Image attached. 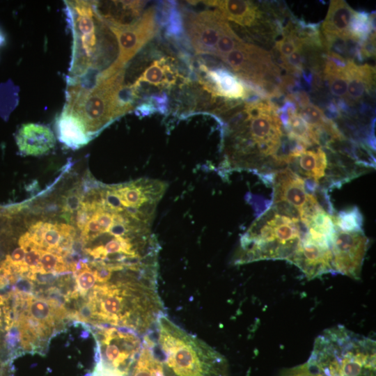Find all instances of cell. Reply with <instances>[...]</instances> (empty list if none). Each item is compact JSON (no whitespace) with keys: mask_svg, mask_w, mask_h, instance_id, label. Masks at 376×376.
I'll list each match as a JSON object with an SVG mask.
<instances>
[{"mask_svg":"<svg viewBox=\"0 0 376 376\" xmlns=\"http://www.w3.org/2000/svg\"><path fill=\"white\" fill-rule=\"evenodd\" d=\"M154 328L152 347L165 376H228L226 358L165 313L157 318Z\"/></svg>","mask_w":376,"mask_h":376,"instance_id":"cell-1","label":"cell"},{"mask_svg":"<svg viewBox=\"0 0 376 376\" xmlns=\"http://www.w3.org/2000/svg\"><path fill=\"white\" fill-rule=\"evenodd\" d=\"M83 200L81 192L77 189H72L65 196L63 201L64 217L70 220V215L75 212L78 211L81 207Z\"/></svg>","mask_w":376,"mask_h":376,"instance_id":"cell-23","label":"cell"},{"mask_svg":"<svg viewBox=\"0 0 376 376\" xmlns=\"http://www.w3.org/2000/svg\"><path fill=\"white\" fill-rule=\"evenodd\" d=\"M368 244L363 231L345 232L336 226L331 238L334 272L359 279Z\"/></svg>","mask_w":376,"mask_h":376,"instance_id":"cell-7","label":"cell"},{"mask_svg":"<svg viewBox=\"0 0 376 376\" xmlns=\"http://www.w3.org/2000/svg\"><path fill=\"white\" fill-rule=\"evenodd\" d=\"M8 300L0 296V327L5 323V307Z\"/></svg>","mask_w":376,"mask_h":376,"instance_id":"cell-29","label":"cell"},{"mask_svg":"<svg viewBox=\"0 0 376 376\" xmlns=\"http://www.w3.org/2000/svg\"><path fill=\"white\" fill-rule=\"evenodd\" d=\"M92 376H127L118 369L104 366L101 361L96 363Z\"/></svg>","mask_w":376,"mask_h":376,"instance_id":"cell-27","label":"cell"},{"mask_svg":"<svg viewBox=\"0 0 376 376\" xmlns=\"http://www.w3.org/2000/svg\"><path fill=\"white\" fill-rule=\"evenodd\" d=\"M124 78L123 69L108 78L97 77L95 85L88 90L68 87L65 107L81 118L91 139L132 109L134 98L124 84Z\"/></svg>","mask_w":376,"mask_h":376,"instance_id":"cell-4","label":"cell"},{"mask_svg":"<svg viewBox=\"0 0 376 376\" xmlns=\"http://www.w3.org/2000/svg\"><path fill=\"white\" fill-rule=\"evenodd\" d=\"M15 139L20 154L24 156L46 154L56 144L52 130L47 126L35 123L22 125Z\"/></svg>","mask_w":376,"mask_h":376,"instance_id":"cell-12","label":"cell"},{"mask_svg":"<svg viewBox=\"0 0 376 376\" xmlns=\"http://www.w3.org/2000/svg\"><path fill=\"white\" fill-rule=\"evenodd\" d=\"M201 70L204 74L201 82L214 97L229 100H246L253 92L247 83L228 70L211 69L204 65H201Z\"/></svg>","mask_w":376,"mask_h":376,"instance_id":"cell-10","label":"cell"},{"mask_svg":"<svg viewBox=\"0 0 376 376\" xmlns=\"http://www.w3.org/2000/svg\"><path fill=\"white\" fill-rule=\"evenodd\" d=\"M306 232L297 210L273 203L242 235L233 263L242 265L262 260L289 261Z\"/></svg>","mask_w":376,"mask_h":376,"instance_id":"cell-2","label":"cell"},{"mask_svg":"<svg viewBox=\"0 0 376 376\" xmlns=\"http://www.w3.org/2000/svg\"><path fill=\"white\" fill-rule=\"evenodd\" d=\"M359 49L363 59L375 56V32H373L363 42H359Z\"/></svg>","mask_w":376,"mask_h":376,"instance_id":"cell-26","label":"cell"},{"mask_svg":"<svg viewBox=\"0 0 376 376\" xmlns=\"http://www.w3.org/2000/svg\"><path fill=\"white\" fill-rule=\"evenodd\" d=\"M56 127L58 140L68 148L78 149L91 139L81 118L66 107L56 120Z\"/></svg>","mask_w":376,"mask_h":376,"instance_id":"cell-16","label":"cell"},{"mask_svg":"<svg viewBox=\"0 0 376 376\" xmlns=\"http://www.w3.org/2000/svg\"><path fill=\"white\" fill-rule=\"evenodd\" d=\"M306 363L322 376H376V343L341 325L326 329Z\"/></svg>","mask_w":376,"mask_h":376,"instance_id":"cell-3","label":"cell"},{"mask_svg":"<svg viewBox=\"0 0 376 376\" xmlns=\"http://www.w3.org/2000/svg\"><path fill=\"white\" fill-rule=\"evenodd\" d=\"M280 376H322L318 372L311 368L306 362L292 367L285 369Z\"/></svg>","mask_w":376,"mask_h":376,"instance_id":"cell-25","label":"cell"},{"mask_svg":"<svg viewBox=\"0 0 376 376\" xmlns=\"http://www.w3.org/2000/svg\"><path fill=\"white\" fill-rule=\"evenodd\" d=\"M327 157L324 149L319 146L314 150H306L299 157L288 164L292 171L318 184L324 177L327 168Z\"/></svg>","mask_w":376,"mask_h":376,"instance_id":"cell-17","label":"cell"},{"mask_svg":"<svg viewBox=\"0 0 376 376\" xmlns=\"http://www.w3.org/2000/svg\"><path fill=\"white\" fill-rule=\"evenodd\" d=\"M289 262L298 267L310 279L328 273L335 274L331 244L313 239L308 232Z\"/></svg>","mask_w":376,"mask_h":376,"instance_id":"cell-9","label":"cell"},{"mask_svg":"<svg viewBox=\"0 0 376 376\" xmlns=\"http://www.w3.org/2000/svg\"><path fill=\"white\" fill-rule=\"evenodd\" d=\"M185 24L196 53L213 56L221 36L230 27L217 10L189 13L185 15Z\"/></svg>","mask_w":376,"mask_h":376,"instance_id":"cell-8","label":"cell"},{"mask_svg":"<svg viewBox=\"0 0 376 376\" xmlns=\"http://www.w3.org/2000/svg\"><path fill=\"white\" fill-rule=\"evenodd\" d=\"M274 186V203H281L296 210L299 216L306 206L308 193L304 178L290 168L276 171L272 178Z\"/></svg>","mask_w":376,"mask_h":376,"instance_id":"cell-11","label":"cell"},{"mask_svg":"<svg viewBox=\"0 0 376 376\" xmlns=\"http://www.w3.org/2000/svg\"><path fill=\"white\" fill-rule=\"evenodd\" d=\"M3 366L4 364L0 361V376H4Z\"/></svg>","mask_w":376,"mask_h":376,"instance_id":"cell-30","label":"cell"},{"mask_svg":"<svg viewBox=\"0 0 376 376\" xmlns=\"http://www.w3.org/2000/svg\"><path fill=\"white\" fill-rule=\"evenodd\" d=\"M203 3L216 8L227 20L242 26H252L258 24L262 17L261 11L250 1H202Z\"/></svg>","mask_w":376,"mask_h":376,"instance_id":"cell-14","label":"cell"},{"mask_svg":"<svg viewBox=\"0 0 376 376\" xmlns=\"http://www.w3.org/2000/svg\"><path fill=\"white\" fill-rule=\"evenodd\" d=\"M41 253L42 249L38 248L26 250L24 263L29 268V272L39 273Z\"/></svg>","mask_w":376,"mask_h":376,"instance_id":"cell-24","label":"cell"},{"mask_svg":"<svg viewBox=\"0 0 376 376\" xmlns=\"http://www.w3.org/2000/svg\"><path fill=\"white\" fill-rule=\"evenodd\" d=\"M15 290L19 292L33 295L34 284L24 276H20L15 284Z\"/></svg>","mask_w":376,"mask_h":376,"instance_id":"cell-28","label":"cell"},{"mask_svg":"<svg viewBox=\"0 0 376 376\" xmlns=\"http://www.w3.org/2000/svg\"><path fill=\"white\" fill-rule=\"evenodd\" d=\"M334 224L345 232L363 231V217L357 206L342 210L334 216Z\"/></svg>","mask_w":376,"mask_h":376,"instance_id":"cell-20","label":"cell"},{"mask_svg":"<svg viewBox=\"0 0 376 376\" xmlns=\"http://www.w3.org/2000/svg\"><path fill=\"white\" fill-rule=\"evenodd\" d=\"M74 36L70 81L85 76L99 66L103 54L104 22L97 15L91 1H66Z\"/></svg>","mask_w":376,"mask_h":376,"instance_id":"cell-5","label":"cell"},{"mask_svg":"<svg viewBox=\"0 0 376 376\" xmlns=\"http://www.w3.org/2000/svg\"><path fill=\"white\" fill-rule=\"evenodd\" d=\"M97 15L107 25H127L139 16L143 1H91Z\"/></svg>","mask_w":376,"mask_h":376,"instance_id":"cell-15","label":"cell"},{"mask_svg":"<svg viewBox=\"0 0 376 376\" xmlns=\"http://www.w3.org/2000/svg\"><path fill=\"white\" fill-rule=\"evenodd\" d=\"M354 10L345 1H330L329 10L322 24L324 37L350 36L348 27Z\"/></svg>","mask_w":376,"mask_h":376,"instance_id":"cell-18","label":"cell"},{"mask_svg":"<svg viewBox=\"0 0 376 376\" xmlns=\"http://www.w3.org/2000/svg\"><path fill=\"white\" fill-rule=\"evenodd\" d=\"M179 75L172 63L166 58L155 60L151 63L129 88L134 95L142 86L158 89H169L176 84Z\"/></svg>","mask_w":376,"mask_h":376,"instance_id":"cell-13","label":"cell"},{"mask_svg":"<svg viewBox=\"0 0 376 376\" xmlns=\"http://www.w3.org/2000/svg\"><path fill=\"white\" fill-rule=\"evenodd\" d=\"M373 32H375V12L368 13L365 10H354L348 27L350 36L361 42Z\"/></svg>","mask_w":376,"mask_h":376,"instance_id":"cell-19","label":"cell"},{"mask_svg":"<svg viewBox=\"0 0 376 376\" xmlns=\"http://www.w3.org/2000/svg\"><path fill=\"white\" fill-rule=\"evenodd\" d=\"M117 39L119 52L117 59L102 71L99 77L108 78L123 69L125 65L156 34L155 9L146 10L134 22L127 25H109Z\"/></svg>","mask_w":376,"mask_h":376,"instance_id":"cell-6","label":"cell"},{"mask_svg":"<svg viewBox=\"0 0 376 376\" xmlns=\"http://www.w3.org/2000/svg\"><path fill=\"white\" fill-rule=\"evenodd\" d=\"M74 277L79 294L83 297H86L97 283L95 275L90 267L74 276Z\"/></svg>","mask_w":376,"mask_h":376,"instance_id":"cell-22","label":"cell"},{"mask_svg":"<svg viewBox=\"0 0 376 376\" xmlns=\"http://www.w3.org/2000/svg\"><path fill=\"white\" fill-rule=\"evenodd\" d=\"M242 41L230 26L221 36L217 44L214 56L221 59Z\"/></svg>","mask_w":376,"mask_h":376,"instance_id":"cell-21","label":"cell"}]
</instances>
